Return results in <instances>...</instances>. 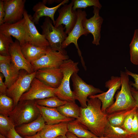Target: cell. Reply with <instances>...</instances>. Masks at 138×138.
Listing matches in <instances>:
<instances>
[{
  "label": "cell",
  "mask_w": 138,
  "mask_h": 138,
  "mask_svg": "<svg viewBox=\"0 0 138 138\" xmlns=\"http://www.w3.org/2000/svg\"><path fill=\"white\" fill-rule=\"evenodd\" d=\"M101 105L98 98H89L87 107H80V116L76 119L98 137L103 136L105 128L108 122V114L102 111Z\"/></svg>",
  "instance_id": "obj_1"
},
{
  "label": "cell",
  "mask_w": 138,
  "mask_h": 138,
  "mask_svg": "<svg viewBox=\"0 0 138 138\" xmlns=\"http://www.w3.org/2000/svg\"><path fill=\"white\" fill-rule=\"evenodd\" d=\"M129 76L125 72L120 71L121 89L116 95L115 101L106 110V113L107 114L132 108L136 106L135 101L131 93V85Z\"/></svg>",
  "instance_id": "obj_2"
},
{
  "label": "cell",
  "mask_w": 138,
  "mask_h": 138,
  "mask_svg": "<svg viewBox=\"0 0 138 138\" xmlns=\"http://www.w3.org/2000/svg\"><path fill=\"white\" fill-rule=\"evenodd\" d=\"M40 115L35 100H26L19 101L8 116L15 126L30 122Z\"/></svg>",
  "instance_id": "obj_3"
},
{
  "label": "cell",
  "mask_w": 138,
  "mask_h": 138,
  "mask_svg": "<svg viewBox=\"0 0 138 138\" xmlns=\"http://www.w3.org/2000/svg\"><path fill=\"white\" fill-rule=\"evenodd\" d=\"M78 62L70 59L64 61L60 67L63 76L60 86L55 89L54 94L60 99L67 102H75L73 91L70 86V79L72 75L79 71Z\"/></svg>",
  "instance_id": "obj_4"
},
{
  "label": "cell",
  "mask_w": 138,
  "mask_h": 138,
  "mask_svg": "<svg viewBox=\"0 0 138 138\" xmlns=\"http://www.w3.org/2000/svg\"><path fill=\"white\" fill-rule=\"evenodd\" d=\"M53 25L51 19L46 17L41 26L42 30V34L48 41L49 47L52 50L67 54V51L62 47V43L67 36L64 31L65 28L62 25L57 27Z\"/></svg>",
  "instance_id": "obj_5"
},
{
  "label": "cell",
  "mask_w": 138,
  "mask_h": 138,
  "mask_svg": "<svg viewBox=\"0 0 138 138\" xmlns=\"http://www.w3.org/2000/svg\"><path fill=\"white\" fill-rule=\"evenodd\" d=\"M71 78L73 83L74 99L75 100L78 101L81 107L83 108L87 107L88 97L104 92L100 89L86 83L79 76L77 73H74Z\"/></svg>",
  "instance_id": "obj_6"
},
{
  "label": "cell",
  "mask_w": 138,
  "mask_h": 138,
  "mask_svg": "<svg viewBox=\"0 0 138 138\" xmlns=\"http://www.w3.org/2000/svg\"><path fill=\"white\" fill-rule=\"evenodd\" d=\"M36 73V71L29 74L24 70H20L17 79L7 88L6 94L13 99L14 107L17 104L22 95L30 88L32 80L35 77Z\"/></svg>",
  "instance_id": "obj_7"
},
{
  "label": "cell",
  "mask_w": 138,
  "mask_h": 138,
  "mask_svg": "<svg viewBox=\"0 0 138 138\" xmlns=\"http://www.w3.org/2000/svg\"><path fill=\"white\" fill-rule=\"evenodd\" d=\"M77 19L76 22L73 28L68 34L65 40L62 43V47L65 49L71 43H73L77 50V52L80 58L82 66L85 70L86 69L83 58L81 52L80 50L78 43L77 41L82 36L84 35L87 36L89 33L84 28L82 24V21L86 17L87 14L85 10L81 9L77 10Z\"/></svg>",
  "instance_id": "obj_8"
},
{
  "label": "cell",
  "mask_w": 138,
  "mask_h": 138,
  "mask_svg": "<svg viewBox=\"0 0 138 138\" xmlns=\"http://www.w3.org/2000/svg\"><path fill=\"white\" fill-rule=\"evenodd\" d=\"M69 59L67 54L52 50L50 48L45 54L30 63L35 72L42 68H59L64 61Z\"/></svg>",
  "instance_id": "obj_9"
},
{
  "label": "cell",
  "mask_w": 138,
  "mask_h": 138,
  "mask_svg": "<svg viewBox=\"0 0 138 138\" xmlns=\"http://www.w3.org/2000/svg\"><path fill=\"white\" fill-rule=\"evenodd\" d=\"M55 89L35 77L31 83L30 88L22 95L19 101L42 99L55 96Z\"/></svg>",
  "instance_id": "obj_10"
},
{
  "label": "cell",
  "mask_w": 138,
  "mask_h": 138,
  "mask_svg": "<svg viewBox=\"0 0 138 138\" xmlns=\"http://www.w3.org/2000/svg\"><path fill=\"white\" fill-rule=\"evenodd\" d=\"M121 84L120 77L112 76L105 83V87L108 89L107 91L90 96L88 98H97L99 99L101 102V110L106 113L107 109L114 102V96L116 91L121 86Z\"/></svg>",
  "instance_id": "obj_11"
},
{
  "label": "cell",
  "mask_w": 138,
  "mask_h": 138,
  "mask_svg": "<svg viewBox=\"0 0 138 138\" xmlns=\"http://www.w3.org/2000/svg\"><path fill=\"white\" fill-rule=\"evenodd\" d=\"M5 12L4 22L13 23L24 18L25 0H4Z\"/></svg>",
  "instance_id": "obj_12"
},
{
  "label": "cell",
  "mask_w": 138,
  "mask_h": 138,
  "mask_svg": "<svg viewBox=\"0 0 138 138\" xmlns=\"http://www.w3.org/2000/svg\"><path fill=\"white\" fill-rule=\"evenodd\" d=\"M73 1L69 4H65L58 10L59 15L55 21L54 26L55 27L61 25H65V32L68 34L75 25L77 19V10L72 9Z\"/></svg>",
  "instance_id": "obj_13"
},
{
  "label": "cell",
  "mask_w": 138,
  "mask_h": 138,
  "mask_svg": "<svg viewBox=\"0 0 138 138\" xmlns=\"http://www.w3.org/2000/svg\"><path fill=\"white\" fill-rule=\"evenodd\" d=\"M93 16L89 19L86 17L82 21L84 28L89 33L92 34L93 37L92 43L96 45H100L101 38L100 32L103 19L99 15L100 9L97 7L93 6Z\"/></svg>",
  "instance_id": "obj_14"
},
{
  "label": "cell",
  "mask_w": 138,
  "mask_h": 138,
  "mask_svg": "<svg viewBox=\"0 0 138 138\" xmlns=\"http://www.w3.org/2000/svg\"><path fill=\"white\" fill-rule=\"evenodd\" d=\"M24 17L25 19L26 24L25 42L38 46H49L48 41L43 35L39 33L32 20V17L25 10Z\"/></svg>",
  "instance_id": "obj_15"
},
{
  "label": "cell",
  "mask_w": 138,
  "mask_h": 138,
  "mask_svg": "<svg viewBox=\"0 0 138 138\" xmlns=\"http://www.w3.org/2000/svg\"><path fill=\"white\" fill-rule=\"evenodd\" d=\"M63 73L59 68H44L36 71L35 77L47 85L54 88L61 84Z\"/></svg>",
  "instance_id": "obj_16"
},
{
  "label": "cell",
  "mask_w": 138,
  "mask_h": 138,
  "mask_svg": "<svg viewBox=\"0 0 138 138\" xmlns=\"http://www.w3.org/2000/svg\"><path fill=\"white\" fill-rule=\"evenodd\" d=\"M0 33L12 36L19 42L20 46L25 42L26 24L25 18L15 23H4L0 25Z\"/></svg>",
  "instance_id": "obj_17"
},
{
  "label": "cell",
  "mask_w": 138,
  "mask_h": 138,
  "mask_svg": "<svg viewBox=\"0 0 138 138\" xmlns=\"http://www.w3.org/2000/svg\"><path fill=\"white\" fill-rule=\"evenodd\" d=\"M9 52L11 57L12 62L15 67L18 71L23 70L28 73L34 72L30 62L23 55L21 49L19 41L15 40L9 47Z\"/></svg>",
  "instance_id": "obj_18"
},
{
  "label": "cell",
  "mask_w": 138,
  "mask_h": 138,
  "mask_svg": "<svg viewBox=\"0 0 138 138\" xmlns=\"http://www.w3.org/2000/svg\"><path fill=\"white\" fill-rule=\"evenodd\" d=\"M68 0H64L57 5L52 7H47L43 2H39L34 5L32 10L34 13L32 17L33 22L36 24H38L40 18L43 16L50 18L52 21L53 25L55 24L54 19L55 14L58 9L62 5L68 3Z\"/></svg>",
  "instance_id": "obj_19"
},
{
  "label": "cell",
  "mask_w": 138,
  "mask_h": 138,
  "mask_svg": "<svg viewBox=\"0 0 138 138\" xmlns=\"http://www.w3.org/2000/svg\"><path fill=\"white\" fill-rule=\"evenodd\" d=\"M36 106L47 125H53L63 122L68 123L75 120L74 118L64 116L59 112L56 108L40 106L37 104Z\"/></svg>",
  "instance_id": "obj_20"
},
{
  "label": "cell",
  "mask_w": 138,
  "mask_h": 138,
  "mask_svg": "<svg viewBox=\"0 0 138 138\" xmlns=\"http://www.w3.org/2000/svg\"><path fill=\"white\" fill-rule=\"evenodd\" d=\"M20 47L24 56L30 63L37 60L45 54L50 48L49 46H38L27 42L20 46Z\"/></svg>",
  "instance_id": "obj_21"
},
{
  "label": "cell",
  "mask_w": 138,
  "mask_h": 138,
  "mask_svg": "<svg viewBox=\"0 0 138 138\" xmlns=\"http://www.w3.org/2000/svg\"><path fill=\"white\" fill-rule=\"evenodd\" d=\"M45 125V122L40 114L35 120L22 125L15 129L19 135L24 136H32L41 131Z\"/></svg>",
  "instance_id": "obj_22"
},
{
  "label": "cell",
  "mask_w": 138,
  "mask_h": 138,
  "mask_svg": "<svg viewBox=\"0 0 138 138\" xmlns=\"http://www.w3.org/2000/svg\"><path fill=\"white\" fill-rule=\"evenodd\" d=\"M0 71L5 77L4 82L7 88L16 80L19 73V71L15 67L12 60L0 62Z\"/></svg>",
  "instance_id": "obj_23"
},
{
  "label": "cell",
  "mask_w": 138,
  "mask_h": 138,
  "mask_svg": "<svg viewBox=\"0 0 138 138\" xmlns=\"http://www.w3.org/2000/svg\"><path fill=\"white\" fill-rule=\"evenodd\" d=\"M68 131L67 122H63L53 125H45L39 132L42 138H56L65 135Z\"/></svg>",
  "instance_id": "obj_24"
},
{
  "label": "cell",
  "mask_w": 138,
  "mask_h": 138,
  "mask_svg": "<svg viewBox=\"0 0 138 138\" xmlns=\"http://www.w3.org/2000/svg\"><path fill=\"white\" fill-rule=\"evenodd\" d=\"M67 128L68 131L79 138H93L97 137L76 120L68 122Z\"/></svg>",
  "instance_id": "obj_25"
},
{
  "label": "cell",
  "mask_w": 138,
  "mask_h": 138,
  "mask_svg": "<svg viewBox=\"0 0 138 138\" xmlns=\"http://www.w3.org/2000/svg\"><path fill=\"white\" fill-rule=\"evenodd\" d=\"M138 109L135 106L132 108L119 111L108 114V122L113 126L121 127L126 117L130 114L136 111Z\"/></svg>",
  "instance_id": "obj_26"
},
{
  "label": "cell",
  "mask_w": 138,
  "mask_h": 138,
  "mask_svg": "<svg viewBox=\"0 0 138 138\" xmlns=\"http://www.w3.org/2000/svg\"><path fill=\"white\" fill-rule=\"evenodd\" d=\"M64 116L69 118H78L80 115V107L75 102H67L64 105L56 108Z\"/></svg>",
  "instance_id": "obj_27"
},
{
  "label": "cell",
  "mask_w": 138,
  "mask_h": 138,
  "mask_svg": "<svg viewBox=\"0 0 138 138\" xmlns=\"http://www.w3.org/2000/svg\"><path fill=\"white\" fill-rule=\"evenodd\" d=\"M131 135L121 128L113 126L108 122L105 128L103 136L107 138H128Z\"/></svg>",
  "instance_id": "obj_28"
},
{
  "label": "cell",
  "mask_w": 138,
  "mask_h": 138,
  "mask_svg": "<svg viewBox=\"0 0 138 138\" xmlns=\"http://www.w3.org/2000/svg\"><path fill=\"white\" fill-rule=\"evenodd\" d=\"M35 101L36 104L39 106L54 108L63 105L67 102L60 99L56 96L35 100Z\"/></svg>",
  "instance_id": "obj_29"
},
{
  "label": "cell",
  "mask_w": 138,
  "mask_h": 138,
  "mask_svg": "<svg viewBox=\"0 0 138 138\" xmlns=\"http://www.w3.org/2000/svg\"><path fill=\"white\" fill-rule=\"evenodd\" d=\"M14 108V102L6 94L0 95V114L8 116Z\"/></svg>",
  "instance_id": "obj_30"
},
{
  "label": "cell",
  "mask_w": 138,
  "mask_h": 138,
  "mask_svg": "<svg viewBox=\"0 0 138 138\" xmlns=\"http://www.w3.org/2000/svg\"><path fill=\"white\" fill-rule=\"evenodd\" d=\"M130 60L134 64L138 65V29L134 30L129 45Z\"/></svg>",
  "instance_id": "obj_31"
},
{
  "label": "cell",
  "mask_w": 138,
  "mask_h": 138,
  "mask_svg": "<svg viewBox=\"0 0 138 138\" xmlns=\"http://www.w3.org/2000/svg\"><path fill=\"white\" fill-rule=\"evenodd\" d=\"M73 3L72 9L76 10V9L85 8L91 6H95L99 8L100 9L102 6L98 0H72Z\"/></svg>",
  "instance_id": "obj_32"
},
{
  "label": "cell",
  "mask_w": 138,
  "mask_h": 138,
  "mask_svg": "<svg viewBox=\"0 0 138 138\" xmlns=\"http://www.w3.org/2000/svg\"><path fill=\"white\" fill-rule=\"evenodd\" d=\"M15 126L8 116L0 114V134L6 137L8 133Z\"/></svg>",
  "instance_id": "obj_33"
},
{
  "label": "cell",
  "mask_w": 138,
  "mask_h": 138,
  "mask_svg": "<svg viewBox=\"0 0 138 138\" xmlns=\"http://www.w3.org/2000/svg\"><path fill=\"white\" fill-rule=\"evenodd\" d=\"M13 42L11 36L0 33V55L10 56L9 52L10 45Z\"/></svg>",
  "instance_id": "obj_34"
},
{
  "label": "cell",
  "mask_w": 138,
  "mask_h": 138,
  "mask_svg": "<svg viewBox=\"0 0 138 138\" xmlns=\"http://www.w3.org/2000/svg\"><path fill=\"white\" fill-rule=\"evenodd\" d=\"M136 111L130 114L126 117L121 127L131 134L132 133V123L134 114Z\"/></svg>",
  "instance_id": "obj_35"
},
{
  "label": "cell",
  "mask_w": 138,
  "mask_h": 138,
  "mask_svg": "<svg viewBox=\"0 0 138 138\" xmlns=\"http://www.w3.org/2000/svg\"><path fill=\"white\" fill-rule=\"evenodd\" d=\"M131 134L138 135V109L134 114L132 125Z\"/></svg>",
  "instance_id": "obj_36"
},
{
  "label": "cell",
  "mask_w": 138,
  "mask_h": 138,
  "mask_svg": "<svg viewBox=\"0 0 138 138\" xmlns=\"http://www.w3.org/2000/svg\"><path fill=\"white\" fill-rule=\"evenodd\" d=\"M125 72L129 75L131 76L134 80V83L130 82V84L136 90H138V74L132 73L126 69Z\"/></svg>",
  "instance_id": "obj_37"
},
{
  "label": "cell",
  "mask_w": 138,
  "mask_h": 138,
  "mask_svg": "<svg viewBox=\"0 0 138 138\" xmlns=\"http://www.w3.org/2000/svg\"><path fill=\"white\" fill-rule=\"evenodd\" d=\"M4 77L3 74H0V95L6 94L7 88L3 81V78Z\"/></svg>",
  "instance_id": "obj_38"
},
{
  "label": "cell",
  "mask_w": 138,
  "mask_h": 138,
  "mask_svg": "<svg viewBox=\"0 0 138 138\" xmlns=\"http://www.w3.org/2000/svg\"><path fill=\"white\" fill-rule=\"evenodd\" d=\"M5 12L3 0H0V25L3 24L5 16Z\"/></svg>",
  "instance_id": "obj_39"
},
{
  "label": "cell",
  "mask_w": 138,
  "mask_h": 138,
  "mask_svg": "<svg viewBox=\"0 0 138 138\" xmlns=\"http://www.w3.org/2000/svg\"><path fill=\"white\" fill-rule=\"evenodd\" d=\"M15 127L12 129L7 133V138H22L16 131Z\"/></svg>",
  "instance_id": "obj_40"
},
{
  "label": "cell",
  "mask_w": 138,
  "mask_h": 138,
  "mask_svg": "<svg viewBox=\"0 0 138 138\" xmlns=\"http://www.w3.org/2000/svg\"><path fill=\"white\" fill-rule=\"evenodd\" d=\"M131 91L135 101V106L138 108V90H136L131 85Z\"/></svg>",
  "instance_id": "obj_41"
},
{
  "label": "cell",
  "mask_w": 138,
  "mask_h": 138,
  "mask_svg": "<svg viewBox=\"0 0 138 138\" xmlns=\"http://www.w3.org/2000/svg\"><path fill=\"white\" fill-rule=\"evenodd\" d=\"M65 135L67 138H79L73 133L68 131Z\"/></svg>",
  "instance_id": "obj_42"
},
{
  "label": "cell",
  "mask_w": 138,
  "mask_h": 138,
  "mask_svg": "<svg viewBox=\"0 0 138 138\" xmlns=\"http://www.w3.org/2000/svg\"><path fill=\"white\" fill-rule=\"evenodd\" d=\"M24 138H42L40 136L39 132H38L36 134L32 136H24Z\"/></svg>",
  "instance_id": "obj_43"
},
{
  "label": "cell",
  "mask_w": 138,
  "mask_h": 138,
  "mask_svg": "<svg viewBox=\"0 0 138 138\" xmlns=\"http://www.w3.org/2000/svg\"><path fill=\"white\" fill-rule=\"evenodd\" d=\"M128 138H138V135L131 134Z\"/></svg>",
  "instance_id": "obj_44"
},
{
  "label": "cell",
  "mask_w": 138,
  "mask_h": 138,
  "mask_svg": "<svg viewBox=\"0 0 138 138\" xmlns=\"http://www.w3.org/2000/svg\"><path fill=\"white\" fill-rule=\"evenodd\" d=\"M56 138H67L65 135L58 136Z\"/></svg>",
  "instance_id": "obj_45"
},
{
  "label": "cell",
  "mask_w": 138,
  "mask_h": 138,
  "mask_svg": "<svg viewBox=\"0 0 138 138\" xmlns=\"http://www.w3.org/2000/svg\"><path fill=\"white\" fill-rule=\"evenodd\" d=\"M107 138L105 137L104 136H102V137H94V138Z\"/></svg>",
  "instance_id": "obj_46"
}]
</instances>
